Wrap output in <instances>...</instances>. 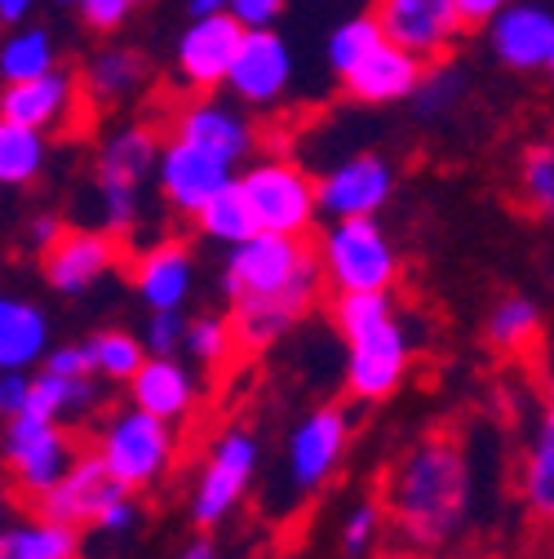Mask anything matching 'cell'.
<instances>
[{
	"instance_id": "obj_38",
	"label": "cell",
	"mask_w": 554,
	"mask_h": 559,
	"mask_svg": "<svg viewBox=\"0 0 554 559\" xmlns=\"http://www.w3.org/2000/svg\"><path fill=\"white\" fill-rule=\"evenodd\" d=\"M386 520H390L386 498H382V502H377V498L356 502L351 511H346V520H341V550H346V555H369L373 542L382 537V524H386Z\"/></svg>"
},
{
	"instance_id": "obj_32",
	"label": "cell",
	"mask_w": 554,
	"mask_h": 559,
	"mask_svg": "<svg viewBox=\"0 0 554 559\" xmlns=\"http://www.w3.org/2000/svg\"><path fill=\"white\" fill-rule=\"evenodd\" d=\"M58 67V40L45 27H14L0 45V81H32Z\"/></svg>"
},
{
	"instance_id": "obj_50",
	"label": "cell",
	"mask_w": 554,
	"mask_h": 559,
	"mask_svg": "<svg viewBox=\"0 0 554 559\" xmlns=\"http://www.w3.org/2000/svg\"><path fill=\"white\" fill-rule=\"evenodd\" d=\"M541 400H545V413L554 417V360L545 365V382H541Z\"/></svg>"
},
{
	"instance_id": "obj_24",
	"label": "cell",
	"mask_w": 554,
	"mask_h": 559,
	"mask_svg": "<svg viewBox=\"0 0 554 559\" xmlns=\"http://www.w3.org/2000/svg\"><path fill=\"white\" fill-rule=\"evenodd\" d=\"M129 404L165 417V423H182L195 408V373L178 356H147V365L129 382Z\"/></svg>"
},
{
	"instance_id": "obj_37",
	"label": "cell",
	"mask_w": 554,
	"mask_h": 559,
	"mask_svg": "<svg viewBox=\"0 0 554 559\" xmlns=\"http://www.w3.org/2000/svg\"><path fill=\"white\" fill-rule=\"evenodd\" d=\"M461 94H466V72H461V67L435 62V67H426L418 94H412V107H418L422 120H439V116H448L461 103Z\"/></svg>"
},
{
	"instance_id": "obj_12",
	"label": "cell",
	"mask_w": 554,
	"mask_h": 559,
	"mask_svg": "<svg viewBox=\"0 0 554 559\" xmlns=\"http://www.w3.org/2000/svg\"><path fill=\"white\" fill-rule=\"evenodd\" d=\"M244 23L236 14H204L191 19V27H182L178 45H173V72L186 90L209 94L218 85H227L236 53L244 45Z\"/></svg>"
},
{
	"instance_id": "obj_46",
	"label": "cell",
	"mask_w": 554,
	"mask_h": 559,
	"mask_svg": "<svg viewBox=\"0 0 554 559\" xmlns=\"http://www.w3.org/2000/svg\"><path fill=\"white\" fill-rule=\"evenodd\" d=\"M506 5H515V0H461V14L470 27H489Z\"/></svg>"
},
{
	"instance_id": "obj_34",
	"label": "cell",
	"mask_w": 554,
	"mask_h": 559,
	"mask_svg": "<svg viewBox=\"0 0 554 559\" xmlns=\"http://www.w3.org/2000/svg\"><path fill=\"white\" fill-rule=\"evenodd\" d=\"M89 342V352H94V369H98V378H107V382H133L137 378V369L147 365V342L143 337H133L129 329H98L94 337H85Z\"/></svg>"
},
{
	"instance_id": "obj_36",
	"label": "cell",
	"mask_w": 554,
	"mask_h": 559,
	"mask_svg": "<svg viewBox=\"0 0 554 559\" xmlns=\"http://www.w3.org/2000/svg\"><path fill=\"white\" fill-rule=\"evenodd\" d=\"M240 352V337L231 316H195L186 329V356L200 369H222L231 356Z\"/></svg>"
},
{
	"instance_id": "obj_25",
	"label": "cell",
	"mask_w": 554,
	"mask_h": 559,
	"mask_svg": "<svg viewBox=\"0 0 554 559\" xmlns=\"http://www.w3.org/2000/svg\"><path fill=\"white\" fill-rule=\"evenodd\" d=\"M49 356V320L27 298L0 302V369H36Z\"/></svg>"
},
{
	"instance_id": "obj_7",
	"label": "cell",
	"mask_w": 554,
	"mask_h": 559,
	"mask_svg": "<svg viewBox=\"0 0 554 559\" xmlns=\"http://www.w3.org/2000/svg\"><path fill=\"white\" fill-rule=\"evenodd\" d=\"M81 436L67 431V423H45V417L19 413L5 417V466L14 479V493L36 502L81 462Z\"/></svg>"
},
{
	"instance_id": "obj_39",
	"label": "cell",
	"mask_w": 554,
	"mask_h": 559,
	"mask_svg": "<svg viewBox=\"0 0 554 559\" xmlns=\"http://www.w3.org/2000/svg\"><path fill=\"white\" fill-rule=\"evenodd\" d=\"M186 329H191V320L182 311H152L143 324V342L152 356H178V352H186Z\"/></svg>"
},
{
	"instance_id": "obj_14",
	"label": "cell",
	"mask_w": 554,
	"mask_h": 559,
	"mask_svg": "<svg viewBox=\"0 0 554 559\" xmlns=\"http://www.w3.org/2000/svg\"><path fill=\"white\" fill-rule=\"evenodd\" d=\"M120 266V236L107 227H67L45 253H40V275L45 285L62 298L89 294L103 275Z\"/></svg>"
},
{
	"instance_id": "obj_44",
	"label": "cell",
	"mask_w": 554,
	"mask_h": 559,
	"mask_svg": "<svg viewBox=\"0 0 554 559\" xmlns=\"http://www.w3.org/2000/svg\"><path fill=\"white\" fill-rule=\"evenodd\" d=\"M133 524H137V502H133V493H124V498H116V502L98 515V524H94V528L116 537V533H129Z\"/></svg>"
},
{
	"instance_id": "obj_51",
	"label": "cell",
	"mask_w": 554,
	"mask_h": 559,
	"mask_svg": "<svg viewBox=\"0 0 554 559\" xmlns=\"http://www.w3.org/2000/svg\"><path fill=\"white\" fill-rule=\"evenodd\" d=\"M382 559H422V550H412V546H408V550H395V555H382Z\"/></svg>"
},
{
	"instance_id": "obj_45",
	"label": "cell",
	"mask_w": 554,
	"mask_h": 559,
	"mask_svg": "<svg viewBox=\"0 0 554 559\" xmlns=\"http://www.w3.org/2000/svg\"><path fill=\"white\" fill-rule=\"evenodd\" d=\"M62 231H67V227H62V218H58V214H36V218L27 223V245H32L36 253H45Z\"/></svg>"
},
{
	"instance_id": "obj_19",
	"label": "cell",
	"mask_w": 554,
	"mask_h": 559,
	"mask_svg": "<svg viewBox=\"0 0 554 559\" xmlns=\"http://www.w3.org/2000/svg\"><path fill=\"white\" fill-rule=\"evenodd\" d=\"M81 103H89L85 81L62 72V67H53V72H45V76L5 85V94H0V120H19V124H32V129H58V124H67L76 116Z\"/></svg>"
},
{
	"instance_id": "obj_52",
	"label": "cell",
	"mask_w": 554,
	"mask_h": 559,
	"mask_svg": "<svg viewBox=\"0 0 554 559\" xmlns=\"http://www.w3.org/2000/svg\"><path fill=\"white\" fill-rule=\"evenodd\" d=\"M545 76H550V81H554V53H550V62H545Z\"/></svg>"
},
{
	"instance_id": "obj_16",
	"label": "cell",
	"mask_w": 554,
	"mask_h": 559,
	"mask_svg": "<svg viewBox=\"0 0 554 559\" xmlns=\"http://www.w3.org/2000/svg\"><path fill=\"white\" fill-rule=\"evenodd\" d=\"M124 493H133V488H124V484L111 475V466L103 462V453L89 449V453H81V462L67 471L45 498L32 502V511L45 515V520H58V524L81 528V524H98V515H103L116 498H124Z\"/></svg>"
},
{
	"instance_id": "obj_40",
	"label": "cell",
	"mask_w": 554,
	"mask_h": 559,
	"mask_svg": "<svg viewBox=\"0 0 554 559\" xmlns=\"http://www.w3.org/2000/svg\"><path fill=\"white\" fill-rule=\"evenodd\" d=\"M40 369H49V373H62V378H98L89 342H67V346H49V356H45V365H40Z\"/></svg>"
},
{
	"instance_id": "obj_27",
	"label": "cell",
	"mask_w": 554,
	"mask_h": 559,
	"mask_svg": "<svg viewBox=\"0 0 554 559\" xmlns=\"http://www.w3.org/2000/svg\"><path fill=\"white\" fill-rule=\"evenodd\" d=\"M98 404V386L94 378H62V373H32V395L23 404V413L45 417V423H72V417L89 413Z\"/></svg>"
},
{
	"instance_id": "obj_47",
	"label": "cell",
	"mask_w": 554,
	"mask_h": 559,
	"mask_svg": "<svg viewBox=\"0 0 554 559\" xmlns=\"http://www.w3.org/2000/svg\"><path fill=\"white\" fill-rule=\"evenodd\" d=\"M32 10H36V0H0V23L19 27V23H27Z\"/></svg>"
},
{
	"instance_id": "obj_6",
	"label": "cell",
	"mask_w": 554,
	"mask_h": 559,
	"mask_svg": "<svg viewBox=\"0 0 554 559\" xmlns=\"http://www.w3.org/2000/svg\"><path fill=\"white\" fill-rule=\"evenodd\" d=\"M240 187L257 214L262 231H280V236H311L315 218H320V182L293 165L289 156H262L249 160V169L240 174Z\"/></svg>"
},
{
	"instance_id": "obj_41",
	"label": "cell",
	"mask_w": 554,
	"mask_h": 559,
	"mask_svg": "<svg viewBox=\"0 0 554 559\" xmlns=\"http://www.w3.org/2000/svg\"><path fill=\"white\" fill-rule=\"evenodd\" d=\"M133 5H137V0H81L76 10H81V19H85L89 32H116V27L129 23Z\"/></svg>"
},
{
	"instance_id": "obj_9",
	"label": "cell",
	"mask_w": 554,
	"mask_h": 559,
	"mask_svg": "<svg viewBox=\"0 0 554 559\" xmlns=\"http://www.w3.org/2000/svg\"><path fill=\"white\" fill-rule=\"evenodd\" d=\"M346 444H351V417L337 404L311 408L285 440V479L298 498H311L337 475Z\"/></svg>"
},
{
	"instance_id": "obj_23",
	"label": "cell",
	"mask_w": 554,
	"mask_h": 559,
	"mask_svg": "<svg viewBox=\"0 0 554 559\" xmlns=\"http://www.w3.org/2000/svg\"><path fill=\"white\" fill-rule=\"evenodd\" d=\"M85 98L98 107H116L129 103L147 90L152 81V58L133 45H103L89 62H85Z\"/></svg>"
},
{
	"instance_id": "obj_17",
	"label": "cell",
	"mask_w": 554,
	"mask_h": 559,
	"mask_svg": "<svg viewBox=\"0 0 554 559\" xmlns=\"http://www.w3.org/2000/svg\"><path fill=\"white\" fill-rule=\"evenodd\" d=\"M489 45L506 72H545L554 53V10L545 0H515L489 23Z\"/></svg>"
},
{
	"instance_id": "obj_8",
	"label": "cell",
	"mask_w": 554,
	"mask_h": 559,
	"mask_svg": "<svg viewBox=\"0 0 554 559\" xmlns=\"http://www.w3.org/2000/svg\"><path fill=\"white\" fill-rule=\"evenodd\" d=\"M257 436L244 427H231L209 444V457H204L191 488V520L200 528H218L244 502L257 475Z\"/></svg>"
},
{
	"instance_id": "obj_30",
	"label": "cell",
	"mask_w": 554,
	"mask_h": 559,
	"mask_svg": "<svg viewBox=\"0 0 554 559\" xmlns=\"http://www.w3.org/2000/svg\"><path fill=\"white\" fill-rule=\"evenodd\" d=\"M49 147H45V129L19 124V120H0V182L5 187H32L45 174Z\"/></svg>"
},
{
	"instance_id": "obj_42",
	"label": "cell",
	"mask_w": 554,
	"mask_h": 559,
	"mask_svg": "<svg viewBox=\"0 0 554 559\" xmlns=\"http://www.w3.org/2000/svg\"><path fill=\"white\" fill-rule=\"evenodd\" d=\"M289 0H231V14L253 32V27H275Z\"/></svg>"
},
{
	"instance_id": "obj_28",
	"label": "cell",
	"mask_w": 554,
	"mask_h": 559,
	"mask_svg": "<svg viewBox=\"0 0 554 559\" xmlns=\"http://www.w3.org/2000/svg\"><path fill=\"white\" fill-rule=\"evenodd\" d=\"M195 231H200V240H214V245H222V249H231V245L249 240L253 231H262L253 204H249V195H244V187H240V178H236L231 187H222L209 204L200 209V214H195Z\"/></svg>"
},
{
	"instance_id": "obj_22",
	"label": "cell",
	"mask_w": 554,
	"mask_h": 559,
	"mask_svg": "<svg viewBox=\"0 0 554 559\" xmlns=\"http://www.w3.org/2000/svg\"><path fill=\"white\" fill-rule=\"evenodd\" d=\"M160 133L147 120L120 124L116 133H107V143L98 147L94 160V182H120V187H143L147 178H156L160 169Z\"/></svg>"
},
{
	"instance_id": "obj_21",
	"label": "cell",
	"mask_w": 554,
	"mask_h": 559,
	"mask_svg": "<svg viewBox=\"0 0 554 559\" xmlns=\"http://www.w3.org/2000/svg\"><path fill=\"white\" fill-rule=\"evenodd\" d=\"M195 285V258L182 240H160L133 258V294L147 311H182Z\"/></svg>"
},
{
	"instance_id": "obj_2",
	"label": "cell",
	"mask_w": 554,
	"mask_h": 559,
	"mask_svg": "<svg viewBox=\"0 0 554 559\" xmlns=\"http://www.w3.org/2000/svg\"><path fill=\"white\" fill-rule=\"evenodd\" d=\"M474 475L453 436H426L386 475V511L404 546L435 555L453 546L470 524Z\"/></svg>"
},
{
	"instance_id": "obj_20",
	"label": "cell",
	"mask_w": 554,
	"mask_h": 559,
	"mask_svg": "<svg viewBox=\"0 0 554 559\" xmlns=\"http://www.w3.org/2000/svg\"><path fill=\"white\" fill-rule=\"evenodd\" d=\"M422 76H426L422 53H412L395 40H382L351 76H341V90L364 107H390V103H404V98L418 94Z\"/></svg>"
},
{
	"instance_id": "obj_10",
	"label": "cell",
	"mask_w": 554,
	"mask_h": 559,
	"mask_svg": "<svg viewBox=\"0 0 554 559\" xmlns=\"http://www.w3.org/2000/svg\"><path fill=\"white\" fill-rule=\"evenodd\" d=\"M231 182H236V165L227 156L191 143V138H178V133L165 143L160 169H156V187H160V195H165V204L173 209V214L195 223L200 209Z\"/></svg>"
},
{
	"instance_id": "obj_54",
	"label": "cell",
	"mask_w": 554,
	"mask_h": 559,
	"mask_svg": "<svg viewBox=\"0 0 554 559\" xmlns=\"http://www.w3.org/2000/svg\"><path fill=\"white\" fill-rule=\"evenodd\" d=\"M137 5H147V0H137Z\"/></svg>"
},
{
	"instance_id": "obj_49",
	"label": "cell",
	"mask_w": 554,
	"mask_h": 559,
	"mask_svg": "<svg viewBox=\"0 0 554 559\" xmlns=\"http://www.w3.org/2000/svg\"><path fill=\"white\" fill-rule=\"evenodd\" d=\"M186 14L204 19V14H231V0H186Z\"/></svg>"
},
{
	"instance_id": "obj_4",
	"label": "cell",
	"mask_w": 554,
	"mask_h": 559,
	"mask_svg": "<svg viewBox=\"0 0 554 559\" xmlns=\"http://www.w3.org/2000/svg\"><path fill=\"white\" fill-rule=\"evenodd\" d=\"M315 253L333 294H382L399 280V253L377 218H328Z\"/></svg>"
},
{
	"instance_id": "obj_35",
	"label": "cell",
	"mask_w": 554,
	"mask_h": 559,
	"mask_svg": "<svg viewBox=\"0 0 554 559\" xmlns=\"http://www.w3.org/2000/svg\"><path fill=\"white\" fill-rule=\"evenodd\" d=\"M519 191L532 214L554 231V138H541L519 156Z\"/></svg>"
},
{
	"instance_id": "obj_43",
	"label": "cell",
	"mask_w": 554,
	"mask_h": 559,
	"mask_svg": "<svg viewBox=\"0 0 554 559\" xmlns=\"http://www.w3.org/2000/svg\"><path fill=\"white\" fill-rule=\"evenodd\" d=\"M27 395H32V373L27 369H0V413L19 417Z\"/></svg>"
},
{
	"instance_id": "obj_53",
	"label": "cell",
	"mask_w": 554,
	"mask_h": 559,
	"mask_svg": "<svg viewBox=\"0 0 554 559\" xmlns=\"http://www.w3.org/2000/svg\"><path fill=\"white\" fill-rule=\"evenodd\" d=\"M53 5H81V0H53Z\"/></svg>"
},
{
	"instance_id": "obj_18",
	"label": "cell",
	"mask_w": 554,
	"mask_h": 559,
	"mask_svg": "<svg viewBox=\"0 0 554 559\" xmlns=\"http://www.w3.org/2000/svg\"><path fill=\"white\" fill-rule=\"evenodd\" d=\"M173 133L227 156L231 165H244L257 152V124L244 116V103H218L209 94L191 98L173 111Z\"/></svg>"
},
{
	"instance_id": "obj_15",
	"label": "cell",
	"mask_w": 554,
	"mask_h": 559,
	"mask_svg": "<svg viewBox=\"0 0 554 559\" xmlns=\"http://www.w3.org/2000/svg\"><path fill=\"white\" fill-rule=\"evenodd\" d=\"M227 90L244 107H275L293 90V49L275 27L244 32V45L236 53V67L227 76Z\"/></svg>"
},
{
	"instance_id": "obj_48",
	"label": "cell",
	"mask_w": 554,
	"mask_h": 559,
	"mask_svg": "<svg viewBox=\"0 0 554 559\" xmlns=\"http://www.w3.org/2000/svg\"><path fill=\"white\" fill-rule=\"evenodd\" d=\"M178 559H218V550H214V542H209V528H204L195 542H186Z\"/></svg>"
},
{
	"instance_id": "obj_33",
	"label": "cell",
	"mask_w": 554,
	"mask_h": 559,
	"mask_svg": "<svg viewBox=\"0 0 554 559\" xmlns=\"http://www.w3.org/2000/svg\"><path fill=\"white\" fill-rule=\"evenodd\" d=\"M386 40V32H382V23L373 19V10L369 14H356V19H346V23H337L333 32H328V45H324V62H328V72L341 81V76H351L356 67L377 49Z\"/></svg>"
},
{
	"instance_id": "obj_11",
	"label": "cell",
	"mask_w": 554,
	"mask_h": 559,
	"mask_svg": "<svg viewBox=\"0 0 554 559\" xmlns=\"http://www.w3.org/2000/svg\"><path fill=\"white\" fill-rule=\"evenodd\" d=\"M373 19L382 23L386 40L439 62L453 53L461 32L470 27L461 14V0H373Z\"/></svg>"
},
{
	"instance_id": "obj_5",
	"label": "cell",
	"mask_w": 554,
	"mask_h": 559,
	"mask_svg": "<svg viewBox=\"0 0 554 559\" xmlns=\"http://www.w3.org/2000/svg\"><path fill=\"white\" fill-rule=\"evenodd\" d=\"M94 449L103 453V462L111 466V475L124 488L147 493V488H156L169 475V466L178 457V436H173V423L129 404L94 436Z\"/></svg>"
},
{
	"instance_id": "obj_3",
	"label": "cell",
	"mask_w": 554,
	"mask_h": 559,
	"mask_svg": "<svg viewBox=\"0 0 554 559\" xmlns=\"http://www.w3.org/2000/svg\"><path fill=\"white\" fill-rule=\"evenodd\" d=\"M333 324L346 337V395L360 404L390 400L412 360L408 324L390 298L382 294H333Z\"/></svg>"
},
{
	"instance_id": "obj_31",
	"label": "cell",
	"mask_w": 554,
	"mask_h": 559,
	"mask_svg": "<svg viewBox=\"0 0 554 559\" xmlns=\"http://www.w3.org/2000/svg\"><path fill=\"white\" fill-rule=\"evenodd\" d=\"M523 502L537 520L554 524V417L545 413L523 453Z\"/></svg>"
},
{
	"instance_id": "obj_26",
	"label": "cell",
	"mask_w": 554,
	"mask_h": 559,
	"mask_svg": "<svg viewBox=\"0 0 554 559\" xmlns=\"http://www.w3.org/2000/svg\"><path fill=\"white\" fill-rule=\"evenodd\" d=\"M0 559H81V537L72 524H58L32 511L0 533Z\"/></svg>"
},
{
	"instance_id": "obj_1",
	"label": "cell",
	"mask_w": 554,
	"mask_h": 559,
	"mask_svg": "<svg viewBox=\"0 0 554 559\" xmlns=\"http://www.w3.org/2000/svg\"><path fill=\"white\" fill-rule=\"evenodd\" d=\"M324 285V262L302 236L253 231L249 240L231 245L222 262V298L244 352H262L285 337L320 302Z\"/></svg>"
},
{
	"instance_id": "obj_13",
	"label": "cell",
	"mask_w": 554,
	"mask_h": 559,
	"mask_svg": "<svg viewBox=\"0 0 554 559\" xmlns=\"http://www.w3.org/2000/svg\"><path fill=\"white\" fill-rule=\"evenodd\" d=\"M320 182V214L328 218H377L382 204H390L395 195V160L382 152H356L337 160L328 174L315 178Z\"/></svg>"
},
{
	"instance_id": "obj_29",
	"label": "cell",
	"mask_w": 554,
	"mask_h": 559,
	"mask_svg": "<svg viewBox=\"0 0 554 559\" xmlns=\"http://www.w3.org/2000/svg\"><path fill=\"white\" fill-rule=\"evenodd\" d=\"M483 337H489L493 352L502 356H523L537 346L541 337V307L523 294H510L502 298L493 311H489V324H483Z\"/></svg>"
}]
</instances>
